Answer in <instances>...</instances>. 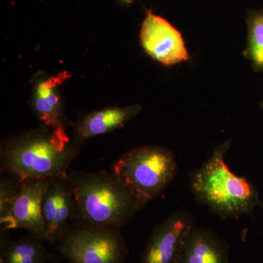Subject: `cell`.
<instances>
[{"instance_id": "2", "label": "cell", "mask_w": 263, "mask_h": 263, "mask_svg": "<svg viewBox=\"0 0 263 263\" xmlns=\"http://www.w3.org/2000/svg\"><path fill=\"white\" fill-rule=\"evenodd\" d=\"M79 153L65 129L44 128L5 143L0 154L2 173L26 179L67 176Z\"/></svg>"}, {"instance_id": "12", "label": "cell", "mask_w": 263, "mask_h": 263, "mask_svg": "<svg viewBox=\"0 0 263 263\" xmlns=\"http://www.w3.org/2000/svg\"><path fill=\"white\" fill-rule=\"evenodd\" d=\"M139 111V107L133 106L105 109L89 114L76 124V141L79 143L122 127Z\"/></svg>"}, {"instance_id": "7", "label": "cell", "mask_w": 263, "mask_h": 263, "mask_svg": "<svg viewBox=\"0 0 263 263\" xmlns=\"http://www.w3.org/2000/svg\"><path fill=\"white\" fill-rule=\"evenodd\" d=\"M44 240L55 246L65 230L77 220V203L67 176L50 179L42 202Z\"/></svg>"}, {"instance_id": "8", "label": "cell", "mask_w": 263, "mask_h": 263, "mask_svg": "<svg viewBox=\"0 0 263 263\" xmlns=\"http://www.w3.org/2000/svg\"><path fill=\"white\" fill-rule=\"evenodd\" d=\"M141 41L146 53L162 65H174L189 60L181 32L152 12H147L142 24Z\"/></svg>"}, {"instance_id": "16", "label": "cell", "mask_w": 263, "mask_h": 263, "mask_svg": "<svg viewBox=\"0 0 263 263\" xmlns=\"http://www.w3.org/2000/svg\"><path fill=\"white\" fill-rule=\"evenodd\" d=\"M122 1L123 3H127V4H130L134 0H122Z\"/></svg>"}, {"instance_id": "6", "label": "cell", "mask_w": 263, "mask_h": 263, "mask_svg": "<svg viewBox=\"0 0 263 263\" xmlns=\"http://www.w3.org/2000/svg\"><path fill=\"white\" fill-rule=\"evenodd\" d=\"M187 211H175L151 232L140 263H179L186 237L195 226Z\"/></svg>"}, {"instance_id": "9", "label": "cell", "mask_w": 263, "mask_h": 263, "mask_svg": "<svg viewBox=\"0 0 263 263\" xmlns=\"http://www.w3.org/2000/svg\"><path fill=\"white\" fill-rule=\"evenodd\" d=\"M49 181L50 179L22 180V191L9 215L0 222V232L24 229L44 240L42 202Z\"/></svg>"}, {"instance_id": "13", "label": "cell", "mask_w": 263, "mask_h": 263, "mask_svg": "<svg viewBox=\"0 0 263 263\" xmlns=\"http://www.w3.org/2000/svg\"><path fill=\"white\" fill-rule=\"evenodd\" d=\"M69 77L70 75L67 72H62L38 85L34 108L38 118L46 127L53 129H65L57 89Z\"/></svg>"}, {"instance_id": "5", "label": "cell", "mask_w": 263, "mask_h": 263, "mask_svg": "<svg viewBox=\"0 0 263 263\" xmlns=\"http://www.w3.org/2000/svg\"><path fill=\"white\" fill-rule=\"evenodd\" d=\"M54 247L69 263H124L128 254L122 228L79 221L65 230Z\"/></svg>"}, {"instance_id": "14", "label": "cell", "mask_w": 263, "mask_h": 263, "mask_svg": "<svg viewBox=\"0 0 263 263\" xmlns=\"http://www.w3.org/2000/svg\"><path fill=\"white\" fill-rule=\"evenodd\" d=\"M247 42L243 55L256 72H263V8L247 17Z\"/></svg>"}, {"instance_id": "11", "label": "cell", "mask_w": 263, "mask_h": 263, "mask_svg": "<svg viewBox=\"0 0 263 263\" xmlns=\"http://www.w3.org/2000/svg\"><path fill=\"white\" fill-rule=\"evenodd\" d=\"M42 238L27 233L10 238L8 232H0V263H57L61 259L45 246Z\"/></svg>"}, {"instance_id": "1", "label": "cell", "mask_w": 263, "mask_h": 263, "mask_svg": "<svg viewBox=\"0 0 263 263\" xmlns=\"http://www.w3.org/2000/svg\"><path fill=\"white\" fill-rule=\"evenodd\" d=\"M67 179L77 203V220L122 228L148 205L114 173L70 170Z\"/></svg>"}, {"instance_id": "17", "label": "cell", "mask_w": 263, "mask_h": 263, "mask_svg": "<svg viewBox=\"0 0 263 263\" xmlns=\"http://www.w3.org/2000/svg\"><path fill=\"white\" fill-rule=\"evenodd\" d=\"M261 108H262V110H263V100H262V103H261Z\"/></svg>"}, {"instance_id": "4", "label": "cell", "mask_w": 263, "mask_h": 263, "mask_svg": "<svg viewBox=\"0 0 263 263\" xmlns=\"http://www.w3.org/2000/svg\"><path fill=\"white\" fill-rule=\"evenodd\" d=\"M177 169L176 157L168 148L143 146L121 156L112 165L111 172L149 203L168 186Z\"/></svg>"}, {"instance_id": "10", "label": "cell", "mask_w": 263, "mask_h": 263, "mask_svg": "<svg viewBox=\"0 0 263 263\" xmlns=\"http://www.w3.org/2000/svg\"><path fill=\"white\" fill-rule=\"evenodd\" d=\"M179 263H230L229 247L214 230L195 224L185 240Z\"/></svg>"}, {"instance_id": "15", "label": "cell", "mask_w": 263, "mask_h": 263, "mask_svg": "<svg viewBox=\"0 0 263 263\" xmlns=\"http://www.w3.org/2000/svg\"><path fill=\"white\" fill-rule=\"evenodd\" d=\"M22 188V180L16 176L5 174L0 176V222L9 215L10 210Z\"/></svg>"}, {"instance_id": "3", "label": "cell", "mask_w": 263, "mask_h": 263, "mask_svg": "<svg viewBox=\"0 0 263 263\" xmlns=\"http://www.w3.org/2000/svg\"><path fill=\"white\" fill-rule=\"evenodd\" d=\"M231 143L228 140L216 146L211 157L190 176V190L197 201L224 219L250 215L260 205L253 184L235 174L226 163Z\"/></svg>"}]
</instances>
